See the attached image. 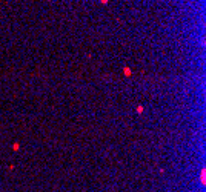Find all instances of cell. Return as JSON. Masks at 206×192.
Returning <instances> with one entry per match:
<instances>
[{
    "label": "cell",
    "instance_id": "2",
    "mask_svg": "<svg viewBox=\"0 0 206 192\" xmlns=\"http://www.w3.org/2000/svg\"><path fill=\"white\" fill-rule=\"evenodd\" d=\"M123 72H125V75H128V77L131 75V69H129L128 66H125V68H123Z\"/></svg>",
    "mask_w": 206,
    "mask_h": 192
},
{
    "label": "cell",
    "instance_id": "3",
    "mask_svg": "<svg viewBox=\"0 0 206 192\" xmlns=\"http://www.w3.org/2000/svg\"><path fill=\"white\" fill-rule=\"evenodd\" d=\"M137 112H138V114H141V112H143V106H137Z\"/></svg>",
    "mask_w": 206,
    "mask_h": 192
},
{
    "label": "cell",
    "instance_id": "1",
    "mask_svg": "<svg viewBox=\"0 0 206 192\" xmlns=\"http://www.w3.org/2000/svg\"><path fill=\"white\" fill-rule=\"evenodd\" d=\"M205 174H206V169L205 168H202V171H200V183L205 186L206 184V180H205Z\"/></svg>",
    "mask_w": 206,
    "mask_h": 192
},
{
    "label": "cell",
    "instance_id": "5",
    "mask_svg": "<svg viewBox=\"0 0 206 192\" xmlns=\"http://www.w3.org/2000/svg\"><path fill=\"white\" fill-rule=\"evenodd\" d=\"M100 2H102L103 5H105V3H108V2H109V0H100Z\"/></svg>",
    "mask_w": 206,
    "mask_h": 192
},
{
    "label": "cell",
    "instance_id": "4",
    "mask_svg": "<svg viewBox=\"0 0 206 192\" xmlns=\"http://www.w3.org/2000/svg\"><path fill=\"white\" fill-rule=\"evenodd\" d=\"M12 149H14V151H18V143H14V146H12Z\"/></svg>",
    "mask_w": 206,
    "mask_h": 192
}]
</instances>
